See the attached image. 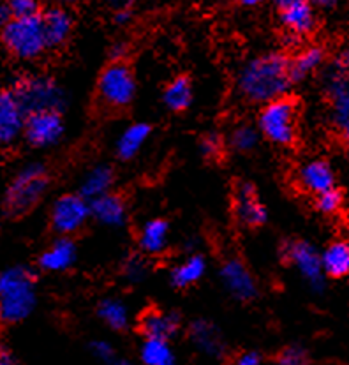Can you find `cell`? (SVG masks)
Returning a JSON list of instances; mask_svg holds the SVG:
<instances>
[{"instance_id":"1","label":"cell","mask_w":349,"mask_h":365,"mask_svg":"<svg viewBox=\"0 0 349 365\" xmlns=\"http://www.w3.org/2000/svg\"><path fill=\"white\" fill-rule=\"evenodd\" d=\"M289 61L282 53H266L252 58L239 74V91L251 103L269 104L282 99L293 85Z\"/></svg>"},{"instance_id":"2","label":"cell","mask_w":349,"mask_h":365,"mask_svg":"<svg viewBox=\"0 0 349 365\" xmlns=\"http://www.w3.org/2000/svg\"><path fill=\"white\" fill-rule=\"evenodd\" d=\"M36 275L27 267H11L0 272V323L24 322L36 309Z\"/></svg>"},{"instance_id":"3","label":"cell","mask_w":349,"mask_h":365,"mask_svg":"<svg viewBox=\"0 0 349 365\" xmlns=\"http://www.w3.org/2000/svg\"><path fill=\"white\" fill-rule=\"evenodd\" d=\"M46 189L48 175L44 165L31 163L24 166L7 185L6 195H4V212L11 217L28 214L43 200Z\"/></svg>"},{"instance_id":"4","label":"cell","mask_w":349,"mask_h":365,"mask_svg":"<svg viewBox=\"0 0 349 365\" xmlns=\"http://www.w3.org/2000/svg\"><path fill=\"white\" fill-rule=\"evenodd\" d=\"M11 91L14 92L27 115L39 113V111L61 113V110L68 103L64 88L53 78L44 76V74L20 78Z\"/></svg>"},{"instance_id":"5","label":"cell","mask_w":349,"mask_h":365,"mask_svg":"<svg viewBox=\"0 0 349 365\" xmlns=\"http://www.w3.org/2000/svg\"><path fill=\"white\" fill-rule=\"evenodd\" d=\"M0 37L7 51L21 61L37 58L48 48L41 14L31 18H13L2 29Z\"/></svg>"},{"instance_id":"6","label":"cell","mask_w":349,"mask_h":365,"mask_svg":"<svg viewBox=\"0 0 349 365\" xmlns=\"http://www.w3.org/2000/svg\"><path fill=\"white\" fill-rule=\"evenodd\" d=\"M258 128L272 143L291 145L296 136L295 103L282 98L265 104L259 113Z\"/></svg>"},{"instance_id":"7","label":"cell","mask_w":349,"mask_h":365,"mask_svg":"<svg viewBox=\"0 0 349 365\" xmlns=\"http://www.w3.org/2000/svg\"><path fill=\"white\" fill-rule=\"evenodd\" d=\"M99 98L110 108H125L136 94V81L124 62H111L99 76Z\"/></svg>"},{"instance_id":"8","label":"cell","mask_w":349,"mask_h":365,"mask_svg":"<svg viewBox=\"0 0 349 365\" xmlns=\"http://www.w3.org/2000/svg\"><path fill=\"white\" fill-rule=\"evenodd\" d=\"M349 51L326 73V91L333 101V120L349 140Z\"/></svg>"},{"instance_id":"9","label":"cell","mask_w":349,"mask_h":365,"mask_svg":"<svg viewBox=\"0 0 349 365\" xmlns=\"http://www.w3.org/2000/svg\"><path fill=\"white\" fill-rule=\"evenodd\" d=\"M90 217V203L80 195H64L53 203L51 208V226L58 235L80 232Z\"/></svg>"},{"instance_id":"10","label":"cell","mask_w":349,"mask_h":365,"mask_svg":"<svg viewBox=\"0 0 349 365\" xmlns=\"http://www.w3.org/2000/svg\"><path fill=\"white\" fill-rule=\"evenodd\" d=\"M286 256L291 262V265L298 270L316 293H321L325 289V272H323L321 256L311 245L309 242H291L286 247Z\"/></svg>"},{"instance_id":"11","label":"cell","mask_w":349,"mask_h":365,"mask_svg":"<svg viewBox=\"0 0 349 365\" xmlns=\"http://www.w3.org/2000/svg\"><path fill=\"white\" fill-rule=\"evenodd\" d=\"M24 134L32 147H53L62 140V134H64V122H62L61 113L39 111V113L27 115Z\"/></svg>"},{"instance_id":"12","label":"cell","mask_w":349,"mask_h":365,"mask_svg":"<svg viewBox=\"0 0 349 365\" xmlns=\"http://www.w3.org/2000/svg\"><path fill=\"white\" fill-rule=\"evenodd\" d=\"M27 113L11 88L0 91V145H11L24 134Z\"/></svg>"},{"instance_id":"13","label":"cell","mask_w":349,"mask_h":365,"mask_svg":"<svg viewBox=\"0 0 349 365\" xmlns=\"http://www.w3.org/2000/svg\"><path fill=\"white\" fill-rule=\"evenodd\" d=\"M282 25L291 36H303L316 27L314 7L306 0H281L277 2Z\"/></svg>"},{"instance_id":"14","label":"cell","mask_w":349,"mask_h":365,"mask_svg":"<svg viewBox=\"0 0 349 365\" xmlns=\"http://www.w3.org/2000/svg\"><path fill=\"white\" fill-rule=\"evenodd\" d=\"M221 279L226 289L239 300H251L258 293L254 277L247 270V267L236 258L224 262V265L221 267Z\"/></svg>"},{"instance_id":"15","label":"cell","mask_w":349,"mask_h":365,"mask_svg":"<svg viewBox=\"0 0 349 365\" xmlns=\"http://www.w3.org/2000/svg\"><path fill=\"white\" fill-rule=\"evenodd\" d=\"M235 215L240 225L247 226V228H256V226H261L266 221L265 207L259 203L254 185L247 184V182H242L236 187Z\"/></svg>"},{"instance_id":"16","label":"cell","mask_w":349,"mask_h":365,"mask_svg":"<svg viewBox=\"0 0 349 365\" xmlns=\"http://www.w3.org/2000/svg\"><path fill=\"white\" fill-rule=\"evenodd\" d=\"M41 18H43L48 48L62 46L69 39L71 31H73V16L69 11L62 9V7H51L46 13L41 14Z\"/></svg>"},{"instance_id":"17","label":"cell","mask_w":349,"mask_h":365,"mask_svg":"<svg viewBox=\"0 0 349 365\" xmlns=\"http://www.w3.org/2000/svg\"><path fill=\"white\" fill-rule=\"evenodd\" d=\"M90 215L101 225L110 226V228H120L127 219V208L120 196L108 192L101 198L90 201Z\"/></svg>"},{"instance_id":"18","label":"cell","mask_w":349,"mask_h":365,"mask_svg":"<svg viewBox=\"0 0 349 365\" xmlns=\"http://www.w3.org/2000/svg\"><path fill=\"white\" fill-rule=\"evenodd\" d=\"M180 319L173 312H161L150 309L145 312L140 319L141 332L147 339H159V341H170L177 334Z\"/></svg>"},{"instance_id":"19","label":"cell","mask_w":349,"mask_h":365,"mask_svg":"<svg viewBox=\"0 0 349 365\" xmlns=\"http://www.w3.org/2000/svg\"><path fill=\"white\" fill-rule=\"evenodd\" d=\"M76 262V245L71 238H58L41 255L39 267L46 272H64Z\"/></svg>"},{"instance_id":"20","label":"cell","mask_w":349,"mask_h":365,"mask_svg":"<svg viewBox=\"0 0 349 365\" xmlns=\"http://www.w3.org/2000/svg\"><path fill=\"white\" fill-rule=\"evenodd\" d=\"M298 180L306 191L321 195V192L333 189V171L328 163L325 161H309L302 166L298 173Z\"/></svg>"},{"instance_id":"21","label":"cell","mask_w":349,"mask_h":365,"mask_svg":"<svg viewBox=\"0 0 349 365\" xmlns=\"http://www.w3.org/2000/svg\"><path fill=\"white\" fill-rule=\"evenodd\" d=\"M115 173L110 166L99 165L94 166L87 175H85L83 182L80 185V196L83 200H87L88 203L101 196H105L110 192L111 185H113Z\"/></svg>"},{"instance_id":"22","label":"cell","mask_w":349,"mask_h":365,"mask_svg":"<svg viewBox=\"0 0 349 365\" xmlns=\"http://www.w3.org/2000/svg\"><path fill=\"white\" fill-rule=\"evenodd\" d=\"M148 136H150V125L140 122V124H132L125 129L124 133L118 136L117 140V155L124 161L136 158L138 152L147 143Z\"/></svg>"},{"instance_id":"23","label":"cell","mask_w":349,"mask_h":365,"mask_svg":"<svg viewBox=\"0 0 349 365\" xmlns=\"http://www.w3.org/2000/svg\"><path fill=\"white\" fill-rule=\"evenodd\" d=\"M323 272L330 277L349 275V242L339 240L330 244L321 255Z\"/></svg>"},{"instance_id":"24","label":"cell","mask_w":349,"mask_h":365,"mask_svg":"<svg viewBox=\"0 0 349 365\" xmlns=\"http://www.w3.org/2000/svg\"><path fill=\"white\" fill-rule=\"evenodd\" d=\"M170 226L165 219H152L141 228L140 247L148 255H159L168 245Z\"/></svg>"},{"instance_id":"25","label":"cell","mask_w":349,"mask_h":365,"mask_svg":"<svg viewBox=\"0 0 349 365\" xmlns=\"http://www.w3.org/2000/svg\"><path fill=\"white\" fill-rule=\"evenodd\" d=\"M191 341L202 349L203 353L210 356H219L224 351V344H222L221 334L217 332L214 325L209 322H194L191 325Z\"/></svg>"},{"instance_id":"26","label":"cell","mask_w":349,"mask_h":365,"mask_svg":"<svg viewBox=\"0 0 349 365\" xmlns=\"http://www.w3.org/2000/svg\"><path fill=\"white\" fill-rule=\"evenodd\" d=\"M205 274V259L199 255L189 256L172 270V284L174 288H187L198 282Z\"/></svg>"},{"instance_id":"27","label":"cell","mask_w":349,"mask_h":365,"mask_svg":"<svg viewBox=\"0 0 349 365\" xmlns=\"http://www.w3.org/2000/svg\"><path fill=\"white\" fill-rule=\"evenodd\" d=\"M165 104L173 111H184L187 110L189 104L192 101V87L189 78L185 76H178L174 78L172 83L166 87L165 96Z\"/></svg>"},{"instance_id":"28","label":"cell","mask_w":349,"mask_h":365,"mask_svg":"<svg viewBox=\"0 0 349 365\" xmlns=\"http://www.w3.org/2000/svg\"><path fill=\"white\" fill-rule=\"evenodd\" d=\"M323 58H325V53H323L321 48L318 46L307 48L306 51H302V53L289 64V73H291L293 83L302 81L307 74H311L313 71L318 69V67L323 64Z\"/></svg>"},{"instance_id":"29","label":"cell","mask_w":349,"mask_h":365,"mask_svg":"<svg viewBox=\"0 0 349 365\" xmlns=\"http://www.w3.org/2000/svg\"><path fill=\"white\" fill-rule=\"evenodd\" d=\"M141 362L145 365H174V355L170 342L147 339L141 346Z\"/></svg>"},{"instance_id":"30","label":"cell","mask_w":349,"mask_h":365,"mask_svg":"<svg viewBox=\"0 0 349 365\" xmlns=\"http://www.w3.org/2000/svg\"><path fill=\"white\" fill-rule=\"evenodd\" d=\"M98 314L110 329L124 330L129 325V311L120 300L106 299L99 304Z\"/></svg>"},{"instance_id":"31","label":"cell","mask_w":349,"mask_h":365,"mask_svg":"<svg viewBox=\"0 0 349 365\" xmlns=\"http://www.w3.org/2000/svg\"><path fill=\"white\" fill-rule=\"evenodd\" d=\"M259 133L252 125H239L229 136V145L239 152H249L258 145Z\"/></svg>"},{"instance_id":"32","label":"cell","mask_w":349,"mask_h":365,"mask_svg":"<svg viewBox=\"0 0 349 365\" xmlns=\"http://www.w3.org/2000/svg\"><path fill=\"white\" fill-rule=\"evenodd\" d=\"M343 205V195L340 191H337L335 187L330 189V191L321 192L318 196V208L323 212V214H335L337 210Z\"/></svg>"},{"instance_id":"33","label":"cell","mask_w":349,"mask_h":365,"mask_svg":"<svg viewBox=\"0 0 349 365\" xmlns=\"http://www.w3.org/2000/svg\"><path fill=\"white\" fill-rule=\"evenodd\" d=\"M9 7L13 18H31L39 14V4L34 0H11Z\"/></svg>"},{"instance_id":"34","label":"cell","mask_w":349,"mask_h":365,"mask_svg":"<svg viewBox=\"0 0 349 365\" xmlns=\"http://www.w3.org/2000/svg\"><path fill=\"white\" fill-rule=\"evenodd\" d=\"M277 365H307L306 351L298 346H291L286 348L277 359Z\"/></svg>"},{"instance_id":"35","label":"cell","mask_w":349,"mask_h":365,"mask_svg":"<svg viewBox=\"0 0 349 365\" xmlns=\"http://www.w3.org/2000/svg\"><path fill=\"white\" fill-rule=\"evenodd\" d=\"M199 150L207 159L219 158L222 152V141L219 140L217 134H207V136H203L202 143H199Z\"/></svg>"},{"instance_id":"36","label":"cell","mask_w":349,"mask_h":365,"mask_svg":"<svg viewBox=\"0 0 349 365\" xmlns=\"http://www.w3.org/2000/svg\"><path fill=\"white\" fill-rule=\"evenodd\" d=\"M90 349H92V353H94V355L98 356L101 362H105L106 365H111L115 362V360L118 359L117 353H115V349H113V346H111L110 342H106V341L92 342Z\"/></svg>"},{"instance_id":"37","label":"cell","mask_w":349,"mask_h":365,"mask_svg":"<svg viewBox=\"0 0 349 365\" xmlns=\"http://www.w3.org/2000/svg\"><path fill=\"white\" fill-rule=\"evenodd\" d=\"M145 263L141 262L140 258H132L129 259L127 263H125V268H124V274L125 277L129 279V281L136 282V281H141V279L145 277Z\"/></svg>"},{"instance_id":"38","label":"cell","mask_w":349,"mask_h":365,"mask_svg":"<svg viewBox=\"0 0 349 365\" xmlns=\"http://www.w3.org/2000/svg\"><path fill=\"white\" fill-rule=\"evenodd\" d=\"M231 365H261V360H259L258 353L247 351V353H242L240 356H236Z\"/></svg>"},{"instance_id":"39","label":"cell","mask_w":349,"mask_h":365,"mask_svg":"<svg viewBox=\"0 0 349 365\" xmlns=\"http://www.w3.org/2000/svg\"><path fill=\"white\" fill-rule=\"evenodd\" d=\"M113 62H124V57L127 55V46L124 43H115L110 50Z\"/></svg>"},{"instance_id":"40","label":"cell","mask_w":349,"mask_h":365,"mask_svg":"<svg viewBox=\"0 0 349 365\" xmlns=\"http://www.w3.org/2000/svg\"><path fill=\"white\" fill-rule=\"evenodd\" d=\"M11 20H13V13H11L9 2L0 4V27H6Z\"/></svg>"},{"instance_id":"41","label":"cell","mask_w":349,"mask_h":365,"mask_svg":"<svg viewBox=\"0 0 349 365\" xmlns=\"http://www.w3.org/2000/svg\"><path fill=\"white\" fill-rule=\"evenodd\" d=\"M0 365H16L14 355L6 348V346H0Z\"/></svg>"},{"instance_id":"42","label":"cell","mask_w":349,"mask_h":365,"mask_svg":"<svg viewBox=\"0 0 349 365\" xmlns=\"http://www.w3.org/2000/svg\"><path fill=\"white\" fill-rule=\"evenodd\" d=\"M131 9H127V7H122V9H118L117 13H115V21H117L118 25H124L127 24L129 20H131Z\"/></svg>"},{"instance_id":"43","label":"cell","mask_w":349,"mask_h":365,"mask_svg":"<svg viewBox=\"0 0 349 365\" xmlns=\"http://www.w3.org/2000/svg\"><path fill=\"white\" fill-rule=\"evenodd\" d=\"M111 365H132V364L129 362V360H125V359H117Z\"/></svg>"},{"instance_id":"44","label":"cell","mask_w":349,"mask_h":365,"mask_svg":"<svg viewBox=\"0 0 349 365\" xmlns=\"http://www.w3.org/2000/svg\"><path fill=\"white\" fill-rule=\"evenodd\" d=\"M244 6L247 7H252V6H258V2H254V0H245V2H242Z\"/></svg>"}]
</instances>
